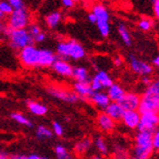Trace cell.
Here are the masks:
<instances>
[{"label": "cell", "instance_id": "cell-41", "mask_svg": "<svg viewBox=\"0 0 159 159\" xmlns=\"http://www.w3.org/2000/svg\"><path fill=\"white\" fill-rule=\"evenodd\" d=\"M114 62V65L116 66V67H119V66H121L122 65V63H123V60L120 57H116L113 60Z\"/></svg>", "mask_w": 159, "mask_h": 159}, {"label": "cell", "instance_id": "cell-29", "mask_svg": "<svg viewBox=\"0 0 159 159\" xmlns=\"http://www.w3.org/2000/svg\"><path fill=\"white\" fill-rule=\"evenodd\" d=\"M54 153L57 159H73V156L69 150L63 145H57L54 147Z\"/></svg>", "mask_w": 159, "mask_h": 159}, {"label": "cell", "instance_id": "cell-40", "mask_svg": "<svg viewBox=\"0 0 159 159\" xmlns=\"http://www.w3.org/2000/svg\"><path fill=\"white\" fill-rule=\"evenodd\" d=\"M61 4L63 7L70 9V8H73L75 6V1H73V0H62Z\"/></svg>", "mask_w": 159, "mask_h": 159}, {"label": "cell", "instance_id": "cell-24", "mask_svg": "<svg viewBox=\"0 0 159 159\" xmlns=\"http://www.w3.org/2000/svg\"><path fill=\"white\" fill-rule=\"evenodd\" d=\"M117 31H118V34L120 36L121 40L123 41V43L126 45V46H131L132 45V38H131V35H130V32L127 26L124 25V23L120 22L117 26Z\"/></svg>", "mask_w": 159, "mask_h": 159}, {"label": "cell", "instance_id": "cell-27", "mask_svg": "<svg viewBox=\"0 0 159 159\" xmlns=\"http://www.w3.org/2000/svg\"><path fill=\"white\" fill-rule=\"evenodd\" d=\"M11 118L13 119V120H15L16 122H18L21 125H25V126H27L28 128H32L33 127V122L30 121V119L27 118L25 115H22L20 113H13L11 114Z\"/></svg>", "mask_w": 159, "mask_h": 159}, {"label": "cell", "instance_id": "cell-35", "mask_svg": "<svg viewBox=\"0 0 159 159\" xmlns=\"http://www.w3.org/2000/svg\"><path fill=\"white\" fill-rule=\"evenodd\" d=\"M9 3L11 4L13 10H20L25 8V4L22 0H9Z\"/></svg>", "mask_w": 159, "mask_h": 159}, {"label": "cell", "instance_id": "cell-37", "mask_svg": "<svg viewBox=\"0 0 159 159\" xmlns=\"http://www.w3.org/2000/svg\"><path fill=\"white\" fill-rule=\"evenodd\" d=\"M10 27L8 25H5L4 23H0V36H8L10 31Z\"/></svg>", "mask_w": 159, "mask_h": 159}, {"label": "cell", "instance_id": "cell-3", "mask_svg": "<svg viewBox=\"0 0 159 159\" xmlns=\"http://www.w3.org/2000/svg\"><path fill=\"white\" fill-rule=\"evenodd\" d=\"M57 54L60 57V59L80 60L85 57L86 52L81 43H79L74 39H69L57 44Z\"/></svg>", "mask_w": 159, "mask_h": 159}, {"label": "cell", "instance_id": "cell-49", "mask_svg": "<svg viewBox=\"0 0 159 159\" xmlns=\"http://www.w3.org/2000/svg\"><path fill=\"white\" fill-rule=\"evenodd\" d=\"M128 159H140V158H137V157H135V156H132V157H129Z\"/></svg>", "mask_w": 159, "mask_h": 159}, {"label": "cell", "instance_id": "cell-52", "mask_svg": "<svg viewBox=\"0 0 159 159\" xmlns=\"http://www.w3.org/2000/svg\"><path fill=\"white\" fill-rule=\"evenodd\" d=\"M157 159H159V158H157Z\"/></svg>", "mask_w": 159, "mask_h": 159}, {"label": "cell", "instance_id": "cell-4", "mask_svg": "<svg viewBox=\"0 0 159 159\" xmlns=\"http://www.w3.org/2000/svg\"><path fill=\"white\" fill-rule=\"evenodd\" d=\"M152 133L148 131H138L135 135L133 156L140 159H149L153 152Z\"/></svg>", "mask_w": 159, "mask_h": 159}, {"label": "cell", "instance_id": "cell-16", "mask_svg": "<svg viewBox=\"0 0 159 159\" xmlns=\"http://www.w3.org/2000/svg\"><path fill=\"white\" fill-rule=\"evenodd\" d=\"M91 13L96 18V21H108L110 22V13L105 5L101 3L94 4L92 6Z\"/></svg>", "mask_w": 159, "mask_h": 159}, {"label": "cell", "instance_id": "cell-7", "mask_svg": "<svg viewBox=\"0 0 159 159\" xmlns=\"http://www.w3.org/2000/svg\"><path fill=\"white\" fill-rule=\"evenodd\" d=\"M159 126V113L148 112L142 114L140 117V123L138 131L154 132Z\"/></svg>", "mask_w": 159, "mask_h": 159}, {"label": "cell", "instance_id": "cell-18", "mask_svg": "<svg viewBox=\"0 0 159 159\" xmlns=\"http://www.w3.org/2000/svg\"><path fill=\"white\" fill-rule=\"evenodd\" d=\"M89 100L93 103L95 106H97L101 109H105L111 103V100L108 97L107 93L104 91L93 92V94L91 95Z\"/></svg>", "mask_w": 159, "mask_h": 159}, {"label": "cell", "instance_id": "cell-39", "mask_svg": "<svg viewBox=\"0 0 159 159\" xmlns=\"http://www.w3.org/2000/svg\"><path fill=\"white\" fill-rule=\"evenodd\" d=\"M45 40H46V34L43 32V31L40 34L33 37V42L34 43H42V42L45 41Z\"/></svg>", "mask_w": 159, "mask_h": 159}, {"label": "cell", "instance_id": "cell-9", "mask_svg": "<svg viewBox=\"0 0 159 159\" xmlns=\"http://www.w3.org/2000/svg\"><path fill=\"white\" fill-rule=\"evenodd\" d=\"M48 93L51 96L57 98L60 101H64L66 103H70V104H74L77 103L80 98L78 97V95L74 91H70L67 89H63L57 86H50L47 89Z\"/></svg>", "mask_w": 159, "mask_h": 159}, {"label": "cell", "instance_id": "cell-31", "mask_svg": "<svg viewBox=\"0 0 159 159\" xmlns=\"http://www.w3.org/2000/svg\"><path fill=\"white\" fill-rule=\"evenodd\" d=\"M152 25H153V20L148 19V18H143L138 22L139 28L142 29L143 31H148V30H150V29L152 28Z\"/></svg>", "mask_w": 159, "mask_h": 159}, {"label": "cell", "instance_id": "cell-46", "mask_svg": "<svg viewBox=\"0 0 159 159\" xmlns=\"http://www.w3.org/2000/svg\"><path fill=\"white\" fill-rule=\"evenodd\" d=\"M0 159H9V156L4 152H0Z\"/></svg>", "mask_w": 159, "mask_h": 159}, {"label": "cell", "instance_id": "cell-43", "mask_svg": "<svg viewBox=\"0 0 159 159\" xmlns=\"http://www.w3.org/2000/svg\"><path fill=\"white\" fill-rule=\"evenodd\" d=\"M87 19H89V22L93 23V25H94V23H96V18H95V16L92 13L89 14V16H87Z\"/></svg>", "mask_w": 159, "mask_h": 159}, {"label": "cell", "instance_id": "cell-23", "mask_svg": "<svg viewBox=\"0 0 159 159\" xmlns=\"http://www.w3.org/2000/svg\"><path fill=\"white\" fill-rule=\"evenodd\" d=\"M97 78V80L99 81V83L102 85V89H109V87L114 84L113 79L111 78V76L104 70H98L94 75Z\"/></svg>", "mask_w": 159, "mask_h": 159}, {"label": "cell", "instance_id": "cell-21", "mask_svg": "<svg viewBox=\"0 0 159 159\" xmlns=\"http://www.w3.org/2000/svg\"><path fill=\"white\" fill-rule=\"evenodd\" d=\"M62 19V15L59 11H53L50 14H48L45 17V22L47 26L51 28V29H54L57 28V25H59V22L61 21Z\"/></svg>", "mask_w": 159, "mask_h": 159}, {"label": "cell", "instance_id": "cell-19", "mask_svg": "<svg viewBox=\"0 0 159 159\" xmlns=\"http://www.w3.org/2000/svg\"><path fill=\"white\" fill-rule=\"evenodd\" d=\"M72 77L77 83H89L91 79L87 69L82 66L75 67L73 69Z\"/></svg>", "mask_w": 159, "mask_h": 159}, {"label": "cell", "instance_id": "cell-15", "mask_svg": "<svg viewBox=\"0 0 159 159\" xmlns=\"http://www.w3.org/2000/svg\"><path fill=\"white\" fill-rule=\"evenodd\" d=\"M73 89L80 99H89L93 94V90L91 89L89 83L75 82L73 84Z\"/></svg>", "mask_w": 159, "mask_h": 159}, {"label": "cell", "instance_id": "cell-48", "mask_svg": "<svg viewBox=\"0 0 159 159\" xmlns=\"http://www.w3.org/2000/svg\"><path fill=\"white\" fill-rule=\"evenodd\" d=\"M91 159H104L102 156H99V155H95L93 157H91Z\"/></svg>", "mask_w": 159, "mask_h": 159}, {"label": "cell", "instance_id": "cell-8", "mask_svg": "<svg viewBox=\"0 0 159 159\" xmlns=\"http://www.w3.org/2000/svg\"><path fill=\"white\" fill-rule=\"evenodd\" d=\"M128 61L131 70L135 74L145 77V76H149L153 72V67L149 63L138 58L136 55H134L132 53L128 55Z\"/></svg>", "mask_w": 159, "mask_h": 159}, {"label": "cell", "instance_id": "cell-47", "mask_svg": "<svg viewBox=\"0 0 159 159\" xmlns=\"http://www.w3.org/2000/svg\"><path fill=\"white\" fill-rule=\"evenodd\" d=\"M5 19V16L0 12V23H2V21H3V20Z\"/></svg>", "mask_w": 159, "mask_h": 159}, {"label": "cell", "instance_id": "cell-11", "mask_svg": "<svg viewBox=\"0 0 159 159\" xmlns=\"http://www.w3.org/2000/svg\"><path fill=\"white\" fill-rule=\"evenodd\" d=\"M140 117L141 115L139 114L138 111H125L121 121L125 127H127L128 129H138V126L140 123Z\"/></svg>", "mask_w": 159, "mask_h": 159}, {"label": "cell", "instance_id": "cell-14", "mask_svg": "<svg viewBox=\"0 0 159 159\" xmlns=\"http://www.w3.org/2000/svg\"><path fill=\"white\" fill-rule=\"evenodd\" d=\"M96 122L99 128L106 133H111L116 128V121H114L110 116H108L104 112L98 114Z\"/></svg>", "mask_w": 159, "mask_h": 159}, {"label": "cell", "instance_id": "cell-13", "mask_svg": "<svg viewBox=\"0 0 159 159\" xmlns=\"http://www.w3.org/2000/svg\"><path fill=\"white\" fill-rule=\"evenodd\" d=\"M125 111L122 107L116 102H111L110 104L104 109V113L113 119L114 121H120Z\"/></svg>", "mask_w": 159, "mask_h": 159}, {"label": "cell", "instance_id": "cell-33", "mask_svg": "<svg viewBox=\"0 0 159 159\" xmlns=\"http://www.w3.org/2000/svg\"><path fill=\"white\" fill-rule=\"evenodd\" d=\"M52 133H53V135H57V136H58V137H62L63 134H64L63 126L58 121H53V123H52Z\"/></svg>", "mask_w": 159, "mask_h": 159}, {"label": "cell", "instance_id": "cell-30", "mask_svg": "<svg viewBox=\"0 0 159 159\" xmlns=\"http://www.w3.org/2000/svg\"><path fill=\"white\" fill-rule=\"evenodd\" d=\"M96 25L99 30V33L101 34L102 37H108L110 34V22L108 21H96Z\"/></svg>", "mask_w": 159, "mask_h": 159}, {"label": "cell", "instance_id": "cell-6", "mask_svg": "<svg viewBox=\"0 0 159 159\" xmlns=\"http://www.w3.org/2000/svg\"><path fill=\"white\" fill-rule=\"evenodd\" d=\"M30 25V15L26 8L20 10H14L9 16L8 20V27L13 30L18 29H26Z\"/></svg>", "mask_w": 159, "mask_h": 159}, {"label": "cell", "instance_id": "cell-1", "mask_svg": "<svg viewBox=\"0 0 159 159\" xmlns=\"http://www.w3.org/2000/svg\"><path fill=\"white\" fill-rule=\"evenodd\" d=\"M19 59L26 68L52 67L57 59V54L48 49H38L34 45L25 47L19 52Z\"/></svg>", "mask_w": 159, "mask_h": 159}, {"label": "cell", "instance_id": "cell-50", "mask_svg": "<svg viewBox=\"0 0 159 159\" xmlns=\"http://www.w3.org/2000/svg\"><path fill=\"white\" fill-rule=\"evenodd\" d=\"M41 159H49V158H46V157H42Z\"/></svg>", "mask_w": 159, "mask_h": 159}, {"label": "cell", "instance_id": "cell-12", "mask_svg": "<svg viewBox=\"0 0 159 159\" xmlns=\"http://www.w3.org/2000/svg\"><path fill=\"white\" fill-rule=\"evenodd\" d=\"M54 73L62 77H72L74 67L67 60L57 58L52 66Z\"/></svg>", "mask_w": 159, "mask_h": 159}, {"label": "cell", "instance_id": "cell-42", "mask_svg": "<svg viewBox=\"0 0 159 159\" xmlns=\"http://www.w3.org/2000/svg\"><path fill=\"white\" fill-rule=\"evenodd\" d=\"M142 83L144 84H146L147 86H148L150 84L152 83V79H150L149 76H145V77H142Z\"/></svg>", "mask_w": 159, "mask_h": 159}, {"label": "cell", "instance_id": "cell-20", "mask_svg": "<svg viewBox=\"0 0 159 159\" xmlns=\"http://www.w3.org/2000/svg\"><path fill=\"white\" fill-rule=\"evenodd\" d=\"M26 106H27L30 113H32L33 115L38 116H45L48 113V108L45 105L41 104V103H39L37 101H34V100L26 101Z\"/></svg>", "mask_w": 159, "mask_h": 159}, {"label": "cell", "instance_id": "cell-2", "mask_svg": "<svg viewBox=\"0 0 159 159\" xmlns=\"http://www.w3.org/2000/svg\"><path fill=\"white\" fill-rule=\"evenodd\" d=\"M140 115L148 112L159 113V83L158 80L152 82L141 96L140 105L138 108Z\"/></svg>", "mask_w": 159, "mask_h": 159}, {"label": "cell", "instance_id": "cell-17", "mask_svg": "<svg viewBox=\"0 0 159 159\" xmlns=\"http://www.w3.org/2000/svg\"><path fill=\"white\" fill-rule=\"evenodd\" d=\"M107 95L110 98L111 102H116L118 103L120 101V99L123 97V95L125 94V90L123 87L118 84H113L109 89H107Z\"/></svg>", "mask_w": 159, "mask_h": 159}, {"label": "cell", "instance_id": "cell-5", "mask_svg": "<svg viewBox=\"0 0 159 159\" xmlns=\"http://www.w3.org/2000/svg\"><path fill=\"white\" fill-rule=\"evenodd\" d=\"M8 39H9V45L12 49L20 51L25 49V47L33 45V38L29 34L27 28L26 29H18L13 30L10 29L9 34H8Z\"/></svg>", "mask_w": 159, "mask_h": 159}, {"label": "cell", "instance_id": "cell-26", "mask_svg": "<svg viewBox=\"0 0 159 159\" xmlns=\"http://www.w3.org/2000/svg\"><path fill=\"white\" fill-rule=\"evenodd\" d=\"M36 136L40 140H48L53 137L52 130L45 125H39L36 128Z\"/></svg>", "mask_w": 159, "mask_h": 159}, {"label": "cell", "instance_id": "cell-45", "mask_svg": "<svg viewBox=\"0 0 159 159\" xmlns=\"http://www.w3.org/2000/svg\"><path fill=\"white\" fill-rule=\"evenodd\" d=\"M152 64L156 67H159V54H157L156 57L152 59Z\"/></svg>", "mask_w": 159, "mask_h": 159}, {"label": "cell", "instance_id": "cell-22", "mask_svg": "<svg viewBox=\"0 0 159 159\" xmlns=\"http://www.w3.org/2000/svg\"><path fill=\"white\" fill-rule=\"evenodd\" d=\"M92 146V140L90 138H84L81 141H79L76 143V145L74 147L75 152L78 154H84L90 149Z\"/></svg>", "mask_w": 159, "mask_h": 159}, {"label": "cell", "instance_id": "cell-53", "mask_svg": "<svg viewBox=\"0 0 159 159\" xmlns=\"http://www.w3.org/2000/svg\"><path fill=\"white\" fill-rule=\"evenodd\" d=\"M9 159H10V158H9Z\"/></svg>", "mask_w": 159, "mask_h": 159}, {"label": "cell", "instance_id": "cell-36", "mask_svg": "<svg viewBox=\"0 0 159 159\" xmlns=\"http://www.w3.org/2000/svg\"><path fill=\"white\" fill-rule=\"evenodd\" d=\"M152 147L153 149L159 150V128L152 133Z\"/></svg>", "mask_w": 159, "mask_h": 159}, {"label": "cell", "instance_id": "cell-10", "mask_svg": "<svg viewBox=\"0 0 159 159\" xmlns=\"http://www.w3.org/2000/svg\"><path fill=\"white\" fill-rule=\"evenodd\" d=\"M141 96L135 92H125L123 97L118 102L124 111H137L140 105Z\"/></svg>", "mask_w": 159, "mask_h": 159}, {"label": "cell", "instance_id": "cell-38", "mask_svg": "<svg viewBox=\"0 0 159 159\" xmlns=\"http://www.w3.org/2000/svg\"><path fill=\"white\" fill-rule=\"evenodd\" d=\"M152 8H153V14L155 16V18L159 20V0H153Z\"/></svg>", "mask_w": 159, "mask_h": 159}, {"label": "cell", "instance_id": "cell-25", "mask_svg": "<svg viewBox=\"0 0 159 159\" xmlns=\"http://www.w3.org/2000/svg\"><path fill=\"white\" fill-rule=\"evenodd\" d=\"M113 159H128L129 158V152L123 146L116 144L113 148Z\"/></svg>", "mask_w": 159, "mask_h": 159}, {"label": "cell", "instance_id": "cell-44", "mask_svg": "<svg viewBox=\"0 0 159 159\" xmlns=\"http://www.w3.org/2000/svg\"><path fill=\"white\" fill-rule=\"evenodd\" d=\"M41 158H42L41 156L36 153H31L29 155H26V157H25V159H41Z\"/></svg>", "mask_w": 159, "mask_h": 159}, {"label": "cell", "instance_id": "cell-28", "mask_svg": "<svg viewBox=\"0 0 159 159\" xmlns=\"http://www.w3.org/2000/svg\"><path fill=\"white\" fill-rule=\"evenodd\" d=\"M94 145L96 147V148L98 149V152L102 154V155H108L109 154V147L107 145L106 140L101 137L98 136L94 139Z\"/></svg>", "mask_w": 159, "mask_h": 159}, {"label": "cell", "instance_id": "cell-32", "mask_svg": "<svg viewBox=\"0 0 159 159\" xmlns=\"http://www.w3.org/2000/svg\"><path fill=\"white\" fill-rule=\"evenodd\" d=\"M13 11L14 10L9 1H0V12L4 16H10Z\"/></svg>", "mask_w": 159, "mask_h": 159}, {"label": "cell", "instance_id": "cell-34", "mask_svg": "<svg viewBox=\"0 0 159 159\" xmlns=\"http://www.w3.org/2000/svg\"><path fill=\"white\" fill-rule=\"evenodd\" d=\"M27 30H28L29 34L31 35V37H32V38L42 32L41 27H40L38 25H36V23H31V25H29Z\"/></svg>", "mask_w": 159, "mask_h": 159}, {"label": "cell", "instance_id": "cell-51", "mask_svg": "<svg viewBox=\"0 0 159 159\" xmlns=\"http://www.w3.org/2000/svg\"><path fill=\"white\" fill-rule=\"evenodd\" d=\"M158 83H159V80H158Z\"/></svg>", "mask_w": 159, "mask_h": 159}]
</instances>
